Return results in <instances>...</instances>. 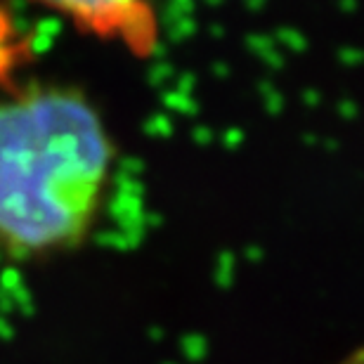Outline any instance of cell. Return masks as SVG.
Wrapping results in <instances>:
<instances>
[{"label": "cell", "instance_id": "3", "mask_svg": "<svg viewBox=\"0 0 364 364\" xmlns=\"http://www.w3.org/2000/svg\"><path fill=\"white\" fill-rule=\"evenodd\" d=\"M31 62V41L12 10L0 5V92L21 83V69Z\"/></svg>", "mask_w": 364, "mask_h": 364}, {"label": "cell", "instance_id": "4", "mask_svg": "<svg viewBox=\"0 0 364 364\" xmlns=\"http://www.w3.org/2000/svg\"><path fill=\"white\" fill-rule=\"evenodd\" d=\"M341 364H364V346L358 348V350H355L350 358H346Z\"/></svg>", "mask_w": 364, "mask_h": 364}, {"label": "cell", "instance_id": "2", "mask_svg": "<svg viewBox=\"0 0 364 364\" xmlns=\"http://www.w3.org/2000/svg\"><path fill=\"white\" fill-rule=\"evenodd\" d=\"M60 14L76 31L105 43H119L135 57L154 53L159 21L149 0H31Z\"/></svg>", "mask_w": 364, "mask_h": 364}, {"label": "cell", "instance_id": "1", "mask_svg": "<svg viewBox=\"0 0 364 364\" xmlns=\"http://www.w3.org/2000/svg\"><path fill=\"white\" fill-rule=\"evenodd\" d=\"M116 161L114 140L76 85L0 92V256L46 263L88 242Z\"/></svg>", "mask_w": 364, "mask_h": 364}]
</instances>
